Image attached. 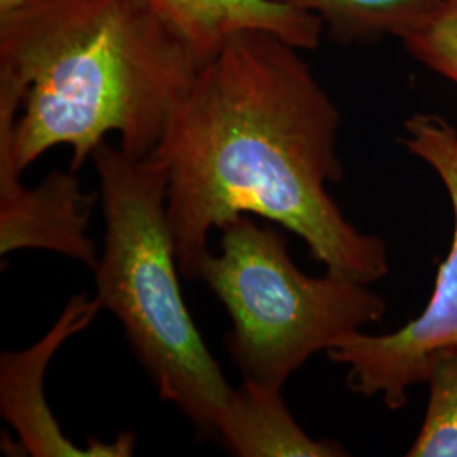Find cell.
<instances>
[{"instance_id": "cell-1", "label": "cell", "mask_w": 457, "mask_h": 457, "mask_svg": "<svg viewBox=\"0 0 457 457\" xmlns=\"http://www.w3.org/2000/svg\"><path fill=\"white\" fill-rule=\"evenodd\" d=\"M298 51L275 34L232 36L149 156L166 173L181 277L195 279L211 232L243 213L298 236L328 273L366 285L388 277L386 243L328 194L344 175L341 114Z\"/></svg>"}, {"instance_id": "cell-2", "label": "cell", "mask_w": 457, "mask_h": 457, "mask_svg": "<svg viewBox=\"0 0 457 457\" xmlns=\"http://www.w3.org/2000/svg\"><path fill=\"white\" fill-rule=\"evenodd\" d=\"M198 70L143 0H48L0 17V87L22 97L19 114L0 107V173L22 175L56 146L77 173L111 134L149 158Z\"/></svg>"}, {"instance_id": "cell-3", "label": "cell", "mask_w": 457, "mask_h": 457, "mask_svg": "<svg viewBox=\"0 0 457 457\" xmlns=\"http://www.w3.org/2000/svg\"><path fill=\"white\" fill-rule=\"evenodd\" d=\"M92 162L104 215L96 300L114 313L131 351L163 402L217 441V420L234 386L209 351L181 294V271L166 217V173L104 141Z\"/></svg>"}, {"instance_id": "cell-4", "label": "cell", "mask_w": 457, "mask_h": 457, "mask_svg": "<svg viewBox=\"0 0 457 457\" xmlns=\"http://www.w3.org/2000/svg\"><path fill=\"white\" fill-rule=\"evenodd\" d=\"M219 230V253H207L195 279L228 311L226 349L245 383L281 392L312 356L379 322L388 309L371 285L298 270L277 224L243 213Z\"/></svg>"}, {"instance_id": "cell-5", "label": "cell", "mask_w": 457, "mask_h": 457, "mask_svg": "<svg viewBox=\"0 0 457 457\" xmlns=\"http://www.w3.org/2000/svg\"><path fill=\"white\" fill-rule=\"evenodd\" d=\"M402 145L428 164L445 187L454 213L449 253L419 317L390 334L356 330L326 353L345 368L351 392L381 398L390 410L405 409L410 390L425 383L434 360L457 345V129L442 115L413 114L403 124Z\"/></svg>"}, {"instance_id": "cell-6", "label": "cell", "mask_w": 457, "mask_h": 457, "mask_svg": "<svg viewBox=\"0 0 457 457\" xmlns=\"http://www.w3.org/2000/svg\"><path fill=\"white\" fill-rule=\"evenodd\" d=\"M100 303L87 294L71 296L56 324L28 349L0 356V415L12 427L16 441L4 437L5 454L33 457H129L136 437L120 432L115 441L88 437L87 445L71 441L54 419L45 393L48 366L56 351L96 320Z\"/></svg>"}, {"instance_id": "cell-7", "label": "cell", "mask_w": 457, "mask_h": 457, "mask_svg": "<svg viewBox=\"0 0 457 457\" xmlns=\"http://www.w3.org/2000/svg\"><path fill=\"white\" fill-rule=\"evenodd\" d=\"M97 194H85L75 171L53 170L33 188L22 175L0 173V256L41 249L97 266L96 241L88 236Z\"/></svg>"}, {"instance_id": "cell-8", "label": "cell", "mask_w": 457, "mask_h": 457, "mask_svg": "<svg viewBox=\"0 0 457 457\" xmlns=\"http://www.w3.org/2000/svg\"><path fill=\"white\" fill-rule=\"evenodd\" d=\"M181 36L200 66L211 62L236 34H275L295 48L315 49L324 24L319 17L271 0H143Z\"/></svg>"}, {"instance_id": "cell-9", "label": "cell", "mask_w": 457, "mask_h": 457, "mask_svg": "<svg viewBox=\"0 0 457 457\" xmlns=\"http://www.w3.org/2000/svg\"><path fill=\"white\" fill-rule=\"evenodd\" d=\"M217 441L239 457H343L330 439H313L285 405L281 392L245 383L234 388L217 420Z\"/></svg>"}, {"instance_id": "cell-10", "label": "cell", "mask_w": 457, "mask_h": 457, "mask_svg": "<svg viewBox=\"0 0 457 457\" xmlns=\"http://www.w3.org/2000/svg\"><path fill=\"white\" fill-rule=\"evenodd\" d=\"M319 17L330 39L344 45L402 39L445 0H271Z\"/></svg>"}, {"instance_id": "cell-11", "label": "cell", "mask_w": 457, "mask_h": 457, "mask_svg": "<svg viewBox=\"0 0 457 457\" xmlns=\"http://www.w3.org/2000/svg\"><path fill=\"white\" fill-rule=\"evenodd\" d=\"M425 383L428 402L409 457H457V345L439 354Z\"/></svg>"}, {"instance_id": "cell-12", "label": "cell", "mask_w": 457, "mask_h": 457, "mask_svg": "<svg viewBox=\"0 0 457 457\" xmlns=\"http://www.w3.org/2000/svg\"><path fill=\"white\" fill-rule=\"evenodd\" d=\"M400 41L417 62L457 85V0H445Z\"/></svg>"}, {"instance_id": "cell-13", "label": "cell", "mask_w": 457, "mask_h": 457, "mask_svg": "<svg viewBox=\"0 0 457 457\" xmlns=\"http://www.w3.org/2000/svg\"><path fill=\"white\" fill-rule=\"evenodd\" d=\"M43 2H48V0H0V17L29 9V7L43 4Z\"/></svg>"}]
</instances>
